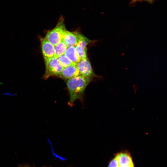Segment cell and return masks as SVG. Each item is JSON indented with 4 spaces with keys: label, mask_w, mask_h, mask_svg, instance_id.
<instances>
[{
    "label": "cell",
    "mask_w": 167,
    "mask_h": 167,
    "mask_svg": "<svg viewBox=\"0 0 167 167\" xmlns=\"http://www.w3.org/2000/svg\"><path fill=\"white\" fill-rule=\"evenodd\" d=\"M92 79L79 75L67 80L66 84L70 96L69 105L73 106L76 101L82 100L85 89Z\"/></svg>",
    "instance_id": "1"
},
{
    "label": "cell",
    "mask_w": 167,
    "mask_h": 167,
    "mask_svg": "<svg viewBox=\"0 0 167 167\" xmlns=\"http://www.w3.org/2000/svg\"><path fill=\"white\" fill-rule=\"evenodd\" d=\"M64 21V18L61 16L55 27L49 31L45 37L54 46L62 41L63 33L66 30Z\"/></svg>",
    "instance_id": "2"
},
{
    "label": "cell",
    "mask_w": 167,
    "mask_h": 167,
    "mask_svg": "<svg viewBox=\"0 0 167 167\" xmlns=\"http://www.w3.org/2000/svg\"><path fill=\"white\" fill-rule=\"evenodd\" d=\"M44 59L45 70L43 79L46 80L50 77H58L64 68L60 64L58 58L55 56Z\"/></svg>",
    "instance_id": "3"
},
{
    "label": "cell",
    "mask_w": 167,
    "mask_h": 167,
    "mask_svg": "<svg viewBox=\"0 0 167 167\" xmlns=\"http://www.w3.org/2000/svg\"><path fill=\"white\" fill-rule=\"evenodd\" d=\"M76 65L79 72V75L92 79L96 76L88 58L80 60Z\"/></svg>",
    "instance_id": "4"
},
{
    "label": "cell",
    "mask_w": 167,
    "mask_h": 167,
    "mask_svg": "<svg viewBox=\"0 0 167 167\" xmlns=\"http://www.w3.org/2000/svg\"><path fill=\"white\" fill-rule=\"evenodd\" d=\"M82 34L78 32H70L65 30L62 36V40L67 47L75 46L79 41Z\"/></svg>",
    "instance_id": "5"
},
{
    "label": "cell",
    "mask_w": 167,
    "mask_h": 167,
    "mask_svg": "<svg viewBox=\"0 0 167 167\" xmlns=\"http://www.w3.org/2000/svg\"><path fill=\"white\" fill-rule=\"evenodd\" d=\"M91 41L82 35L79 41L75 46L77 55L80 60L87 58L86 46Z\"/></svg>",
    "instance_id": "6"
},
{
    "label": "cell",
    "mask_w": 167,
    "mask_h": 167,
    "mask_svg": "<svg viewBox=\"0 0 167 167\" xmlns=\"http://www.w3.org/2000/svg\"><path fill=\"white\" fill-rule=\"evenodd\" d=\"M41 47L44 58H49L55 56L54 46L45 37L40 38Z\"/></svg>",
    "instance_id": "7"
},
{
    "label": "cell",
    "mask_w": 167,
    "mask_h": 167,
    "mask_svg": "<svg viewBox=\"0 0 167 167\" xmlns=\"http://www.w3.org/2000/svg\"><path fill=\"white\" fill-rule=\"evenodd\" d=\"M79 75V72L76 65L73 64L64 68L58 77L67 80Z\"/></svg>",
    "instance_id": "8"
},
{
    "label": "cell",
    "mask_w": 167,
    "mask_h": 167,
    "mask_svg": "<svg viewBox=\"0 0 167 167\" xmlns=\"http://www.w3.org/2000/svg\"><path fill=\"white\" fill-rule=\"evenodd\" d=\"M64 54L75 65H76L80 60L75 46L67 47Z\"/></svg>",
    "instance_id": "9"
},
{
    "label": "cell",
    "mask_w": 167,
    "mask_h": 167,
    "mask_svg": "<svg viewBox=\"0 0 167 167\" xmlns=\"http://www.w3.org/2000/svg\"><path fill=\"white\" fill-rule=\"evenodd\" d=\"M67 47L63 41L54 46L55 52V57L58 58L60 56L64 54Z\"/></svg>",
    "instance_id": "10"
},
{
    "label": "cell",
    "mask_w": 167,
    "mask_h": 167,
    "mask_svg": "<svg viewBox=\"0 0 167 167\" xmlns=\"http://www.w3.org/2000/svg\"><path fill=\"white\" fill-rule=\"evenodd\" d=\"M58 59L60 64L63 68L67 67L73 64L64 54L58 57Z\"/></svg>",
    "instance_id": "11"
},
{
    "label": "cell",
    "mask_w": 167,
    "mask_h": 167,
    "mask_svg": "<svg viewBox=\"0 0 167 167\" xmlns=\"http://www.w3.org/2000/svg\"><path fill=\"white\" fill-rule=\"evenodd\" d=\"M117 165L116 167H135L133 161L130 162H122L118 161L117 160Z\"/></svg>",
    "instance_id": "12"
},
{
    "label": "cell",
    "mask_w": 167,
    "mask_h": 167,
    "mask_svg": "<svg viewBox=\"0 0 167 167\" xmlns=\"http://www.w3.org/2000/svg\"><path fill=\"white\" fill-rule=\"evenodd\" d=\"M19 167H32L28 165L27 164H21L19 165Z\"/></svg>",
    "instance_id": "13"
},
{
    "label": "cell",
    "mask_w": 167,
    "mask_h": 167,
    "mask_svg": "<svg viewBox=\"0 0 167 167\" xmlns=\"http://www.w3.org/2000/svg\"><path fill=\"white\" fill-rule=\"evenodd\" d=\"M145 0L147 1V2H149L152 3V2L155 0Z\"/></svg>",
    "instance_id": "14"
},
{
    "label": "cell",
    "mask_w": 167,
    "mask_h": 167,
    "mask_svg": "<svg viewBox=\"0 0 167 167\" xmlns=\"http://www.w3.org/2000/svg\"><path fill=\"white\" fill-rule=\"evenodd\" d=\"M143 0H132V2H135L137 1H142Z\"/></svg>",
    "instance_id": "15"
}]
</instances>
